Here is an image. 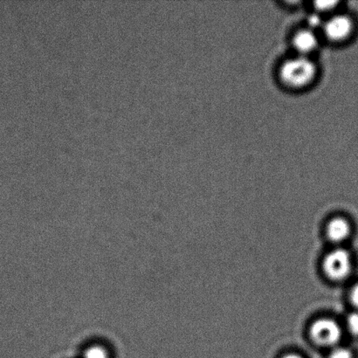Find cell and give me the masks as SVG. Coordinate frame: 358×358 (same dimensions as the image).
I'll use <instances>...</instances> for the list:
<instances>
[{
	"label": "cell",
	"instance_id": "6da1fadb",
	"mask_svg": "<svg viewBox=\"0 0 358 358\" xmlns=\"http://www.w3.org/2000/svg\"><path fill=\"white\" fill-rule=\"evenodd\" d=\"M317 63L312 57L298 55L284 59L278 69L280 83L292 90L306 89L317 79Z\"/></svg>",
	"mask_w": 358,
	"mask_h": 358
},
{
	"label": "cell",
	"instance_id": "7a4b0ae2",
	"mask_svg": "<svg viewBox=\"0 0 358 358\" xmlns=\"http://www.w3.org/2000/svg\"><path fill=\"white\" fill-rule=\"evenodd\" d=\"M322 34L326 40L333 43L345 42L353 34L355 23L346 13H335L322 21Z\"/></svg>",
	"mask_w": 358,
	"mask_h": 358
},
{
	"label": "cell",
	"instance_id": "3957f363",
	"mask_svg": "<svg viewBox=\"0 0 358 358\" xmlns=\"http://www.w3.org/2000/svg\"><path fill=\"white\" fill-rule=\"evenodd\" d=\"M310 336L315 345L332 349L339 345L343 329L334 319L319 318L310 325Z\"/></svg>",
	"mask_w": 358,
	"mask_h": 358
},
{
	"label": "cell",
	"instance_id": "277c9868",
	"mask_svg": "<svg viewBox=\"0 0 358 358\" xmlns=\"http://www.w3.org/2000/svg\"><path fill=\"white\" fill-rule=\"evenodd\" d=\"M322 269L326 276L335 282L348 278L352 269L350 252L340 248L329 252L322 262Z\"/></svg>",
	"mask_w": 358,
	"mask_h": 358
},
{
	"label": "cell",
	"instance_id": "5b68a950",
	"mask_svg": "<svg viewBox=\"0 0 358 358\" xmlns=\"http://www.w3.org/2000/svg\"><path fill=\"white\" fill-rule=\"evenodd\" d=\"M291 45L296 52L294 55L311 57L320 45V36L313 28L301 27L293 34Z\"/></svg>",
	"mask_w": 358,
	"mask_h": 358
},
{
	"label": "cell",
	"instance_id": "8992f818",
	"mask_svg": "<svg viewBox=\"0 0 358 358\" xmlns=\"http://www.w3.org/2000/svg\"><path fill=\"white\" fill-rule=\"evenodd\" d=\"M326 234L329 241L335 244H342L352 234V227L348 220L342 217H333L326 227Z\"/></svg>",
	"mask_w": 358,
	"mask_h": 358
},
{
	"label": "cell",
	"instance_id": "52a82bcc",
	"mask_svg": "<svg viewBox=\"0 0 358 358\" xmlns=\"http://www.w3.org/2000/svg\"><path fill=\"white\" fill-rule=\"evenodd\" d=\"M80 358H114L110 347L101 343L87 345L80 354Z\"/></svg>",
	"mask_w": 358,
	"mask_h": 358
},
{
	"label": "cell",
	"instance_id": "ba28073f",
	"mask_svg": "<svg viewBox=\"0 0 358 358\" xmlns=\"http://www.w3.org/2000/svg\"><path fill=\"white\" fill-rule=\"evenodd\" d=\"M339 2L336 1H317L313 3L314 13L318 15H331L338 9Z\"/></svg>",
	"mask_w": 358,
	"mask_h": 358
},
{
	"label": "cell",
	"instance_id": "9c48e42d",
	"mask_svg": "<svg viewBox=\"0 0 358 358\" xmlns=\"http://www.w3.org/2000/svg\"><path fill=\"white\" fill-rule=\"evenodd\" d=\"M346 329L350 335L358 336V311L352 312L346 317Z\"/></svg>",
	"mask_w": 358,
	"mask_h": 358
},
{
	"label": "cell",
	"instance_id": "30bf717a",
	"mask_svg": "<svg viewBox=\"0 0 358 358\" xmlns=\"http://www.w3.org/2000/svg\"><path fill=\"white\" fill-rule=\"evenodd\" d=\"M329 358H354V356L352 350L338 345L331 349Z\"/></svg>",
	"mask_w": 358,
	"mask_h": 358
},
{
	"label": "cell",
	"instance_id": "8fae6325",
	"mask_svg": "<svg viewBox=\"0 0 358 358\" xmlns=\"http://www.w3.org/2000/svg\"><path fill=\"white\" fill-rule=\"evenodd\" d=\"M350 303H352L353 306L355 307L358 311V283L355 284V285L352 287V290H350Z\"/></svg>",
	"mask_w": 358,
	"mask_h": 358
},
{
	"label": "cell",
	"instance_id": "7c38bea8",
	"mask_svg": "<svg viewBox=\"0 0 358 358\" xmlns=\"http://www.w3.org/2000/svg\"><path fill=\"white\" fill-rule=\"evenodd\" d=\"M282 358H304V357L299 355V354L289 353V354H286V355H284Z\"/></svg>",
	"mask_w": 358,
	"mask_h": 358
}]
</instances>
